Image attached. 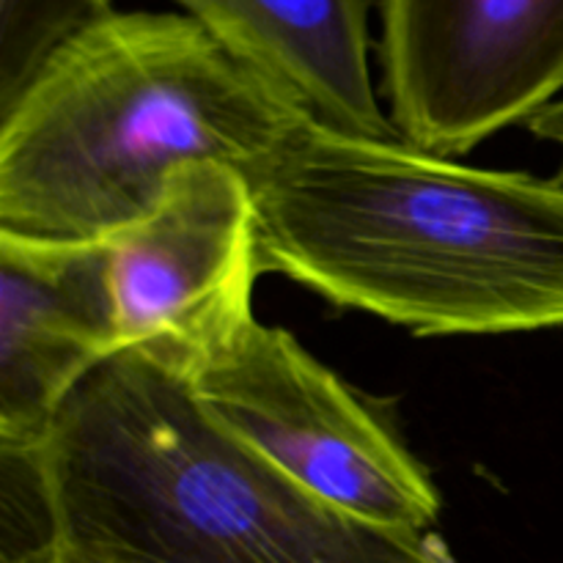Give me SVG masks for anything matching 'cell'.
Masks as SVG:
<instances>
[{
	"instance_id": "cell-7",
	"label": "cell",
	"mask_w": 563,
	"mask_h": 563,
	"mask_svg": "<svg viewBox=\"0 0 563 563\" xmlns=\"http://www.w3.org/2000/svg\"><path fill=\"white\" fill-rule=\"evenodd\" d=\"M119 352L110 240L0 231V443L44 445L66 399Z\"/></svg>"
},
{
	"instance_id": "cell-2",
	"label": "cell",
	"mask_w": 563,
	"mask_h": 563,
	"mask_svg": "<svg viewBox=\"0 0 563 563\" xmlns=\"http://www.w3.org/2000/svg\"><path fill=\"white\" fill-rule=\"evenodd\" d=\"M306 115L187 14L113 11L0 115V231L113 240L181 168L256 181Z\"/></svg>"
},
{
	"instance_id": "cell-4",
	"label": "cell",
	"mask_w": 563,
	"mask_h": 563,
	"mask_svg": "<svg viewBox=\"0 0 563 563\" xmlns=\"http://www.w3.org/2000/svg\"><path fill=\"white\" fill-rule=\"evenodd\" d=\"M185 383L218 427L335 509L388 531L438 526L443 498L394 401L363 396L286 330L253 319Z\"/></svg>"
},
{
	"instance_id": "cell-6",
	"label": "cell",
	"mask_w": 563,
	"mask_h": 563,
	"mask_svg": "<svg viewBox=\"0 0 563 563\" xmlns=\"http://www.w3.org/2000/svg\"><path fill=\"white\" fill-rule=\"evenodd\" d=\"M121 350L192 377L253 322L264 273L245 174L192 163L137 223L110 240Z\"/></svg>"
},
{
	"instance_id": "cell-11",
	"label": "cell",
	"mask_w": 563,
	"mask_h": 563,
	"mask_svg": "<svg viewBox=\"0 0 563 563\" xmlns=\"http://www.w3.org/2000/svg\"><path fill=\"white\" fill-rule=\"evenodd\" d=\"M0 563H55V553H11L0 555Z\"/></svg>"
},
{
	"instance_id": "cell-8",
	"label": "cell",
	"mask_w": 563,
	"mask_h": 563,
	"mask_svg": "<svg viewBox=\"0 0 563 563\" xmlns=\"http://www.w3.org/2000/svg\"><path fill=\"white\" fill-rule=\"evenodd\" d=\"M311 124L399 137L372 80L374 0H174Z\"/></svg>"
},
{
	"instance_id": "cell-9",
	"label": "cell",
	"mask_w": 563,
	"mask_h": 563,
	"mask_svg": "<svg viewBox=\"0 0 563 563\" xmlns=\"http://www.w3.org/2000/svg\"><path fill=\"white\" fill-rule=\"evenodd\" d=\"M113 11V0H0V115L49 55Z\"/></svg>"
},
{
	"instance_id": "cell-1",
	"label": "cell",
	"mask_w": 563,
	"mask_h": 563,
	"mask_svg": "<svg viewBox=\"0 0 563 563\" xmlns=\"http://www.w3.org/2000/svg\"><path fill=\"white\" fill-rule=\"evenodd\" d=\"M264 273L418 335L563 328L553 179L302 124L253 181Z\"/></svg>"
},
{
	"instance_id": "cell-5",
	"label": "cell",
	"mask_w": 563,
	"mask_h": 563,
	"mask_svg": "<svg viewBox=\"0 0 563 563\" xmlns=\"http://www.w3.org/2000/svg\"><path fill=\"white\" fill-rule=\"evenodd\" d=\"M379 64L405 143L460 157L563 97V0H379Z\"/></svg>"
},
{
	"instance_id": "cell-10",
	"label": "cell",
	"mask_w": 563,
	"mask_h": 563,
	"mask_svg": "<svg viewBox=\"0 0 563 563\" xmlns=\"http://www.w3.org/2000/svg\"><path fill=\"white\" fill-rule=\"evenodd\" d=\"M526 126L531 135L542 137V141L553 143V146L561 148V165L559 170H555L553 181L563 190V97L555 99V102H550L548 108L539 110L533 119L526 121Z\"/></svg>"
},
{
	"instance_id": "cell-3",
	"label": "cell",
	"mask_w": 563,
	"mask_h": 563,
	"mask_svg": "<svg viewBox=\"0 0 563 563\" xmlns=\"http://www.w3.org/2000/svg\"><path fill=\"white\" fill-rule=\"evenodd\" d=\"M42 454L55 563H460L434 531H388L302 489L141 352L82 379Z\"/></svg>"
}]
</instances>
